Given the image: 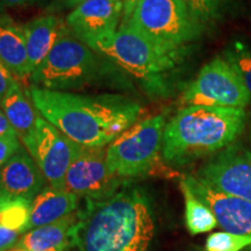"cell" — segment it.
Wrapping results in <instances>:
<instances>
[{
	"mask_svg": "<svg viewBox=\"0 0 251 251\" xmlns=\"http://www.w3.org/2000/svg\"><path fill=\"white\" fill-rule=\"evenodd\" d=\"M29 97L43 119L85 148H102L137 122L141 106L118 96H83L30 86Z\"/></svg>",
	"mask_w": 251,
	"mask_h": 251,
	"instance_id": "1",
	"label": "cell"
},
{
	"mask_svg": "<svg viewBox=\"0 0 251 251\" xmlns=\"http://www.w3.org/2000/svg\"><path fill=\"white\" fill-rule=\"evenodd\" d=\"M155 218L141 187L126 185L107 199L85 200L69 251H149Z\"/></svg>",
	"mask_w": 251,
	"mask_h": 251,
	"instance_id": "2",
	"label": "cell"
},
{
	"mask_svg": "<svg viewBox=\"0 0 251 251\" xmlns=\"http://www.w3.org/2000/svg\"><path fill=\"white\" fill-rule=\"evenodd\" d=\"M243 108L186 106L166 122L162 158L172 166H184L212 156L237 142L246 129Z\"/></svg>",
	"mask_w": 251,
	"mask_h": 251,
	"instance_id": "3",
	"label": "cell"
},
{
	"mask_svg": "<svg viewBox=\"0 0 251 251\" xmlns=\"http://www.w3.org/2000/svg\"><path fill=\"white\" fill-rule=\"evenodd\" d=\"M103 57L117 63L155 93H164L166 81L183 64L187 47H174L147 36L129 26H121L112 35L87 45Z\"/></svg>",
	"mask_w": 251,
	"mask_h": 251,
	"instance_id": "4",
	"label": "cell"
},
{
	"mask_svg": "<svg viewBox=\"0 0 251 251\" xmlns=\"http://www.w3.org/2000/svg\"><path fill=\"white\" fill-rule=\"evenodd\" d=\"M98 52L71 35L69 29L59 39L47 58L31 74V85L41 89L69 92L99 79L103 67Z\"/></svg>",
	"mask_w": 251,
	"mask_h": 251,
	"instance_id": "5",
	"label": "cell"
},
{
	"mask_svg": "<svg viewBox=\"0 0 251 251\" xmlns=\"http://www.w3.org/2000/svg\"><path fill=\"white\" fill-rule=\"evenodd\" d=\"M166 126L163 114L135 122L106 147L111 170L124 179L141 177L155 171L162 157Z\"/></svg>",
	"mask_w": 251,
	"mask_h": 251,
	"instance_id": "6",
	"label": "cell"
},
{
	"mask_svg": "<svg viewBox=\"0 0 251 251\" xmlns=\"http://www.w3.org/2000/svg\"><path fill=\"white\" fill-rule=\"evenodd\" d=\"M121 26L133 27L158 42L174 47H187L203 34L179 0H140Z\"/></svg>",
	"mask_w": 251,
	"mask_h": 251,
	"instance_id": "7",
	"label": "cell"
},
{
	"mask_svg": "<svg viewBox=\"0 0 251 251\" xmlns=\"http://www.w3.org/2000/svg\"><path fill=\"white\" fill-rule=\"evenodd\" d=\"M180 101L186 106L243 108L251 103V96L224 56H216L200 69L185 87Z\"/></svg>",
	"mask_w": 251,
	"mask_h": 251,
	"instance_id": "8",
	"label": "cell"
},
{
	"mask_svg": "<svg viewBox=\"0 0 251 251\" xmlns=\"http://www.w3.org/2000/svg\"><path fill=\"white\" fill-rule=\"evenodd\" d=\"M50 186L63 188L65 175L81 147L39 114L33 130L21 140Z\"/></svg>",
	"mask_w": 251,
	"mask_h": 251,
	"instance_id": "9",
	"label": "cell"
},
{
	"mask_svg": "<svg viewBox=\"0 0 251 251\" xmlns=\"http://www.w3.org/2000/svg\"><path fill=\"white\" fill-rule=\"evenodd\" d=\"M129 180L119 177L107 163L106 147H81L65 175L63 188L85 200L107 199L128 185Z\"/></svg>",
	"mask_w": 251,
	"mask_h": 251,
	"instance_id": "10",
	"label": "cell"
},
{
	"mask_svg": "<svg viewBox=\"0 0 251 251\" xmlns=\"http://www.w3.org/2000/svg\"><path fill=\"white\" fill-rule=\"evenodd\" d=\"M194 176L216 191L251 202V150L238 141L212 155Z\"/></svg>",
	"mask_w": 251,
	"mask_h": 251,
	"instance_id": "11",
	"label": "cell"
},
{
	"mask_svg": "<svg viewBox=\"0 0 251 251\" xmlns=\"http://www.w3.org/2000/svg\"><path fill=\"white\" fill-rule=\"evenodd\" d=\"M122 19L120 0H85L65 19L72 34L89 45L119 29Z\"/></svg>",
	"mask_w": 251,
	"mask_h": 251,
	"instance_id": "12",
	"label": "cell"
},
{
	"mask_svg": "<svg viewBox=\"0 0 251 251\" xmlns=\"http://www.w3.org/2000/svg\"><path fill=\"white\" fill-rule=\"evenodd\" d=\"M192 192L211 208L218 226L225 231L251 236V202L241 198L216 191L198 179L196 176H185Z\"/></svg>",
	"mask_w": 251,
	"mask_h": 251,
	"instance_id": "13",
	"label": "cell"
},
{
	"mask_svg": "<svg viewBox=\"0 0 251 251\" xmlns=\"http://www.w3.org/2000/svg\"><path fill=\"white\" fill-rule=\"evenodd\" d=\"M46 178L24 147L0 169V200H31L45 188Z\"/></svg>",
	"mask_w": 251,
	"mask_h": 251,
	"instance_id": "14",
	"label": "cell"
},
{
	"mask_svg": "<svg viewBox=\"0 0 251 251\" xmlns=\"http://www.w3.org/2000/svg\"><path fill=\"white\" fill-rule=\"evenodd\" d=\"M24 31L31 76L36 68L47 58L56 42L68 33L69 28L62 18L48 14L30 20L24 26Z\"/></svg>",
	"mask_w": 251,
	"mask_h": 251,
	"instance_id": "15",
	"label": "cell"
},
{
	"mask_svg": "<svg viewBox=\"0 0 251 251\" xmlns=\"http://www.w3.org/2000/svg\"><path fill=\"white\" fill-rule=\"evenodd\" d=\"M80 198L64 188L46 186L30 202V229L61 221L79 208Z\"/></svg>",
	"mask_w": 251,
	"mask_h": 251,
	"instance_id": "16",
	"label": "cell"
},
{
	"mask_svg": "<svg viewBox=\"0 0 251 251\" xmlns=\"http://www.w3.org/2000/svg\"><path fill=\"white\" fill-rule=\"evenodd\" d=\"M0 59L18 79H29L27 42L24 26H19L8 15L0 14Z\"/></svg>",
	"mask_w": 251,
	"mask_h": 251,
	"instance_id": "17",
	"label": "cell"
},
{
	"mask_svg": "<svg viewBox=\"0 0 251 251\" xmlns=\"http://www.w3.org/2000/svg\"><path fill=\"white\" fill-rule=\"evenodd\" d=\"M79 216V208L61 221L31 228L19 238L13 247L20 251H48L59 247L70 246L75 225Z\"/></svg>",
	"mask_w": 251,
	"mask_h": 251,
	"instance_id": "18",
	"label": "cell"
},
{
	"mask_svg": "<svg viewBox=\"0 0 251 251\" xmlns=\"http://www.w3.org/2000/svg\"><path fill=\"white\" fill-rule=\"evenodd\" d=\"M0 108L4 111L9 124L12 125L20 140L33 130L39 118L30 97L24 92L18 80L12 83L11 87L1 99Z\"/></svg>",
	"mask_w": 251,
	"mask_h": 251,
	"instance_id": "19",
	"label": "cell"
},
{
	"mask_svg": "<svg viewBox=\"0 0 251 251\" xmlns=\"http://www.w3.org/2000/svg\"><path fill=\"white\" fill-rule=\"evenodd\" d=\"M185 202V221L186 227L192 235L205 234L213 230L218 226L214 214L206 203L192 192L183 178L179 183Z\"/></svg>",
	"mask_w": 251,
	"mask_h": 251,
	"instance_id": "20",
	"label": "cell"
},
{
	"mask_svg": "<svg viewBox=\"0 0 251 251\" xmlns=\"http://www.w3.org/2000/svg\"><path fill=\"white\" fill-rule=\"evenodd\" d=\"M203 33L213 29L231 11L235 0H179Z\"/></svg>",
	"mask_w": 251,
	"mask_h": 251,
	"instance_id": "21",
	"label": "cell"
},
{
	"mask_svg": "<svg viewBox=\"0 0 251 251\" xmlns=\"http://www.w3.org/2000/svg\"><path fill=\"white\" fill-rule=\"evenodd\" d=\"M222 56L236 71L251 96V47L242 40H233Z\"/></svg>",
	"mask_w": 251,
	"mask_h": 251,
	"instance_id": "22",
	"label": "cell"
},
{
	"mask_svg": "<svg viewBox=\"0 0 251 251\" xmlns=\"http://www.w3.org/2000/svg\"><path fill=\"white\" fill-rule=\"evenodd\" d=\"M206 251H242L251 249V236H244L228 231H218L207 237Z\"/></svg>",
	"mask_w": 251,
	"mask_h": 251,
	"instance_id": "23",
	"label": "cell"
},
{
	"mask_svg": "<svg viewBox=\"0 0 251 251\" xmlns=\"http://www.w3.org/2000/svg\"><path fill=\"white\" fill-rule=\"evenodd\" d=\"M23 144L17 134L0 137V169L20 150Z\"/></svg>",
	"mask_w": 251,
	"mask_h": 251,
	"instance_id": "24",
	"label": "cell"
},
{
	"mask_svg": "<svg viewBox=\"0 0 251 251\" xmlns=\"http://www.w3.org/2000/svg\"><path fill=\"white\" fill-rule=\"evenodd\" d=\"M14 80L15 78L12 75V72L8 70V68L4 64V62L0 59V101L4 98L6 92H7Z\"/></svg>",
	"mask_w": 251,
	"mask_h": 251,
	"instance_id": "25",
	"label": "cell"
},
{
	"mask_svg": "<svg viewBox=\"0 0 251 251\" xmlns=\"http://www.w3.org/2000/svg\"><path fill=\"white\" fill-rule=\"evenodd\" d=\"M45 0H0V12L7 8H20L39 5Z\"/></svg>",
	"mask_w": 251,
	"mask_h": 251,
	"instance_id": "26",
	"label": "cell"
},
{
	"mask_svg": "<svg viewBox=\"0 0 251 251\" xmlns=\"http://www.w3.org/2000/svg\"><path fill=\"white\" fill-rule=\"evenodd\" d=\"M85 0H52L50 2L48 9L50 12H61L65 11V9H74L77 7L78 5L81 4Z\"/></svg>",
	"mask_w": 251,
	"mask_h": 251,
	"instance_id": "27",
	"label": "cell"
},
{
	"mask_svg": "<svg viewBox=\"0 0 251 251\" xmlns=\"http://www.w3.org/2000/svg\"><path fill=\"white\" fill-rule=\"evenodd\" d=\"M14 134L17 133H15V130L13 129V127H12V125L9 124L8 119L5 115L4 111L0 108V137L8 136V135H14Z\"/></svg>",
	"mask_w": 251,
	"mask_h": 251,
	"instance_id": "28",
	"label": "cell"
},
{
	"mask_svg": "<svg viewBox=\"0 0 251 251\" xmlns=\"http://www.w3.org/2000/svg\"><path fill=\"white\" fill-rule=\"evenodd\" d=\"M120 1L122 4V19L120 25H124L129 19L131 13H133L135 6L137 5V2L140 0H120Z\"/></svg>",
	"mask_w": 251,
	"mask_h": 251,
	"instance_id": "29",
	"label": "cell"
},
{
	"mask_svg": "<svg viewBox=\"0 0 251 251\" xmlns=\"http://www.w3.org/2000/svg\"><path fill=\"white\" fill-rule=\"evenodd\" d=\"M69 247H70V246L59 247V248H57V249H52V250H48V251H67L69 249ZM8 251H20V250H15V249H13V248H12V249L8 250Z\"/></svg>",
	"mask_w": 251,
	"mask_h": 251,
	"instance_id": "30",
	"label": "cell"
},
{
	"mask_svg": "<svg viewBox=\"0 0 251 251\" xmlns=\"http://www.w3.org/2000/svg\"><path fill=\"white\" fill-rule=\"evenodd\" d=\"M67 251H69V249H68V250H67Z\"/></svg>",
	"mask_w": 251,
	"mask_h": 251,
	"instance_id": "31",
	"label": "cell"
}]
</instances>
